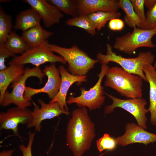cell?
<instances>
[{"instance_id":"obj_31","label":"cell","mask_w":156,"mask_h":156,"mask_svg":"<svg viewBox=\"0 0 156 156\" xmlns=\"http://www.w3.org/2000/svg\"><path fill=\"white\" fill-rule=\"evenodd\" d=\"M15 56L7 48L5 44H0V70L7 67L5 63L6 59L10 56L14 57Z\"/></svg>"},{"instance_id":"obj_26","label":"cell","mask_w":156,"mask_h":156,"mask_svg":"<svg viewBox=\"0 0 156 156\" xmlns=\"http://www.w3.org/2000/svg\"><path fill=\"white\" fill-rule=\"evenodd\" d=\"M51 4L55 5L62 12L73 17L78 16V0H50Z\"/></svg>"},{"instance_id":"obj_11","label":"cell","mask_w":156,"mask_h":156,"mask_svg":"<svg viewBox=\"0 0 156 156\" xmlns=\"http://www.w3.org/2000/svg\"><path fill=\"white\" fill-rule=\"evenodd\" d=\"M32 111L27 108H21L17 106L8 109L0 113V129L11 130L14 135L19 138L18 125L20 124H29L32 119Z\"/></svg>"},{"instance_id":"obj_28","label":"cell","mask_w":156,"mask_h":156,"mask_svg":"<svg viewBox=\"0 0 156 156\" xmlns=\"http://www.w3.org/2000/svg\"><path fill=\"white\" fill-rule=\"evenodd\" d=\"M140 28L148 30L156 29V3L147 11L145 21L141 25Z\"/></svg>"},{"instance_id":"obj_20","label":"cell","mask_w":156,"mask_h":156,"mask_svg":"<svg viewBox=\"0 0 156 156\" xmlns=\"http://www.w3.org/2000/svg\"><path fill=\"white\" fill-rule=\"evenodd\" d=\"M41 19L39 14L32 9L25 10L17 15L14 28L23 32L34 27L40 25Z\"/></svg>"},{"instance_id":"obj_21","label":"cell","mask_w":156,"mask_h":156,"mask_svg":"<svg viewBox=\"0 0 156 156\" xmlns=\"http://www.w3.org/2000/svg\"><path fill=\"white\" fill-rule=\"evenodd\" d=\"M118 6L125 13L124 20L127 25L131 28H140L141 21L133 10L130 0H119Z\"/></svg>"},{"instance_id":"obj_35","label":"cell","mask_w":156,"mask_h":156,"mask_svg":"<svg viewBox=\"0 0 156 156\" xmlns=\"http://www.w3.org/2000/svg\"><path fill=\"white\" fill-rule=\"evenodd\" d=\"M153 66L156 70V61L155 62Z\"/></svg>"},{"instance_id":"obj_18","label":"cell","mask_w":156,"mask_h":156,"mask_svg":"<svg viewBox=\"0 0 156 156\" xmlns=\"http://www.w3.org/2000/svg\"><path fill=\"white\" fill-rule=\"evenodd\" d=\"M24 65L12 64L0 71V102L11 83L24 73Z\"/></svg>"},{"instance_id":"obj_2","label":"cell","mask_w":156,"mask_h":156,"mask_svg":"<svg viewBox=\"0 0 156 156\" xmlns=\"http://www.w3.org/2000/svg\"><path fill=\"white\" fill-rule=\"evenodd\" d=\"M104 86L115 90L128 99L142 98L143 79L121 67L109 68L105 75Z\"/></svg>"},{"instance_id":"obj_30","label":"cell","mask_w":156,"mask_h":156,"mask_svg":"<svg viewBox=\"0 0 156 156\" xmlns=\"http://www.w3.org/2000/svg\"><path fill=\"white\" fill-rule=\"evenodd\" d=\"M28 141L27 146H26L23 144L19 145V148L22 152L23 156H32V148L35 139V132L29 131L28 132Z\"/></svg>"},{"instance_id":"obj_13","label":"cell","mask_w":156,"mask_h":156,"mask_svg":"<svg viewBox=\"0 0 156 156\" xmlns=\"http://www.w3.org/2000/svg\"><path fill=\"white\" fill-rule=\"evenodd\" d=\"M115 140L117 145L122 146L137 143L146 145L156 142V134L148 132L141 127L131 123L127 124L125 133Z\"/></svg>"},{"instance_id":"obj_1","label":"cell","mask_w":156,"mask_h":156,"mask_svg":"<svg viewBox=\"0 0 156 156\" xmlns=\"http://www.w3.org/2000/svg\"><path fill=\"white\" fill-rule=\"evenodd\" d=\"M96 136L95 125L84 107L73 110L66 130V144L74 156H82Z\"/></svg>"},{"instance_id":"obj_22","label":"cell","mask_w":156,"mask_h":156,"mask_svg":"<svg viewBox=\"0 0 156 156\" xmlns=\"http://www.w3.org/2000/svg\"><path fill=\"white\" fill-rule=\"evenodd\" d=\"M5 44L7 48L14 54L21 55L29 48L22 37L14 31L10 33Z\"/></svg>"},{"instance_id":"obj_12","label":"cell","mask_w":156,"mask_h":156,"mask_svg":"<svg viewBox=\"0 0 156 156\" xmlns=\"http://www.w3.org/2000/svg\"><path fill=\"white\" fill-rule=\"evenodd\" d=\"M38 102L40 107L34 103V108L31 112L32 119L27 125L28 128L34 127L36 131H40L42 127L41 123L43 121L52 119L62 114L66 115L69 114V111L62 109L57 102L47 103L40 99H38Z\"/></svg>"},{"instance_id":"obj_32","label":"cell","mask_w":156,"mask_h":156,"mask_svg":"<svg viewBox=\"0 0 156 156\" xmlns=\"http://www.w3.org/2000/svg\"><path fill=\"white\" fill-rule=\"evenodd\" d=\"M125 26L124 22L119 18H114L110 20L108 23V27L111 30L114 31H121Z\"/></svg>"},{"instance_id":"obj_3","label":"cell","mask_w":156,"mask_h":156,"mask_svg":"<svg viewBox=\"0 0 156 156\" xmlns=\"http://www.w3.org/2000/svg\"><path fill=\"white\" fill-rule=\"evenodd\" d=\"M112 47L109 44L106 45V54L98 53L97 59L101 64H108L110 62L119 64L127 72L140 77L144 80L147 82V79L143 71L144 67L148 64H153L155 57L150 51H141L137 57L128 58L118 55L112 50Z\"/></svg>"},{"instance_id":"obj_4","label":"cell","mask_w":156,"mask_h":156,"mask_svg":"<svg viewBox=\"0 0 156 156\" xmlns=\"http://www.w3.org/2000/svg\"><path fill=\"white\" fill-rule=\"evenodd\" d=\"M48 46L53 52L59 54L68 63V71L75 75H86L99 62L97 59L91 58L76 45L68 48L52 44H49Z\"/></svg>"},{"instance_id":"obj_14","label":"cell","mask_w":156,"mask_h":156,"mask_svg":"<svg viewBox=\"0 0 156 156\" xmlns=\"http://www.w3.org/2000/svg\"><path fill=\"white\" fill-rule=\"evenodd\" d=\"M61 78V82L59 91L53 99L49 102H57L60 105L61 108L64 110L69 111L67 105L66 97L68 92L71 86L77 82L80 84L87 80L86 75L76 76L69 73L63 65H60L58 68Z\"/></svg>"},{"instance_id":"obj_5","label":"cell","mask_w":156,"mask_h":156,"mask_svg":"<svg viewBox=\"0 0 156 156\" xmlns=\"http://www.w3.org/2000/svg\"><path fill=\"white\" fill-rule=\"evenodd\" d=\"M44 76L43 71L39 67L25 68L24 73L12 83L11 87L12 89L11 92H5L2 101L0 102V105L5 107L13 104L21 108L31 106L32 103L31 101L26 100L24 97L26 81L29 77H35L38 78L40 83L42 84Z\"/></svg>"},{"instance_id":"obj_24","label":"cell","mask_w":156,"mask_h":156,"mask_svg":"<svg viewBox=\"0 0 156 156\" xmlns=\"http://www.w3.org/2000/svg\"><path fill=\"white\" fill-rule=\"evenodd\" d=\"M66 25L81 28L88 34L94 36L96 29L93 23L87 15H81L68 19L65 22Z\"/></svg>"},{"instance_id":"obj_29","label":"cell","mask_w":156,"mask_h":156,"mask_svg":"<svg viewBox=\"0 0 156 156\" xmlns=\"http://www.w3.org/2000/svg\"><path fill=\"white\" fill-rule=\"evenodd\" d=\"M130 1L135 14L141 21V25L144 23L146 19L144 0H130Z\"/></svg>"},{"instance_id":"obj_36","label":"cell","mask_w":156,"mask_h":156,"mask_svg":"<svg viewBox=\"0 0 156 156\" xmlns=\"http://www.w3.org/2000/svg\"><path fill=\"white\" fill-rule=\"evenodd\" d=\"M107 152H105L103 153H102V154H101L99 156H102L103 155L105 154Z\"/></svg>"},{"instance_id":"obj_33","label":"cell","mask_w":156,"mask_h":156,"mask_svg":"<svg viewBox=\"0 0 156 156\" xmlns=\"http://www.w3.org/2000/svg\"><path fill=\"white\" fill-rule=\"evenodd\" d=\"M156 3V0H144V5L148 10L151 9Z\"/></svg>"},{"instance_id":"obj_16","label":"cell","mask_w":156,"mask_h":156,"mask_svg":"<svg viewBox=\"0 0 156 156\" xmlns=\"http://www.w3.org/2000/svg\"><path fill=\"white\" fill-rule=\"evenodd\" d=\"M119 0H78V16L88 15L99 12H112L118 11Z\"/></svg>"},{"instance_id":"obj_10","label":"cell","mask_w":156,"mask_h":156,"mask_svg":"<svg viewBox=\"0 0 156 156\" xmlns=\"http://www.w3.org/2000/svg\"><path fill=\"white\" fill-rule=\"evenodd\" d=\"M43 71L47 80L43 87L38 89L26 86L24 95V99L31 101L32 96L40 93L47 94L49 97L53 99L58 93L60 86L61 78L58 68L55 63H51L46 66Z\"/></svg>"},{"instance_id":"obj_23","label":"cell","mask_w":156,"mask_h":156,"mask_svg":"<svg viewBox=\"0 0 156 156\" xmlns=\"http://www.w3.org/2000/svg\"><path fill=\"white\" fill-rule=\"evenodd\" d=\"M98 31L104 27L107 22L114 18H118L121 13L118 11L112 12L99 11L87 15Z\"/></svg>"},{"instance_id":"obj_34","label":"cell","mask_w":156,"mask_h":156,"mask_svg":"<svg viewBox=\"0 0 156 156\" xmlns=\"http://www.w3.org/2000/svg\"><path fill=\"white\" fill-rule=\"evenodd\" d=\"M15 150V148L8 150H4L0 153V156H12V155Z\"/></svg>"},{"instance_id":"obj_7","label":"cell","mask_w":156,"mask_h":156,"mask_svg":"<svg viewBox=\"0 0 156 156\" xmlns=\"http://www.w3.org/2000/svg\"><path fill=\"white\" fill-rule=\"evenodd\" d=\"M156 35V29L148 30L135 27L131 32H129L116 38L113 47L124 53L131 55L140 47L155 48L156 45L152 39Z\"/></svg>"},{"instance_id":"obj_17","label":"cell","mask_w":156,"mask_h":156,"mask_svg":"<svg viewBox=\"0 0 156 156\" xmlns=\"http://www.w3.org/2000/svg\"><path fill=\"white\" fill-rule=\"evenodd\" d=\"M143 71L150 86L148 110L151 115L150 121L156 126V70L152 64H148L144 67Z\"/></svg>"},{"instance_id":"obj_19","label":"cell","mask_w":156,"mask_h":156,"mask_svg":"<svg viewBox=\"0 0 156 156\" xmlns=\"http://www.w3.org/2000/svg\"><path fill=\"white\" fill-rule=\"evenodd\" d=\"M53 34L52 32L45 29L39 25L23 32L21 36L29 48H31L41 44Z\"/></svg>"},{"instance_id":"obj_6","label":"cell","mask_w":156,"mask_h":156,"mask_svg":"<svg viewBox=\"0 0 156 156\" xmlns=\"http://www.w3.org/2000/svg\"><path fill=\"white\" fill-rule=\"evenodd\" d=\"M109 67L107 64H101V70L97 75L99 79L95 85L89 90L80 88L81 95L77 97L71 96L66 101L67 104H76L79 108L85 107L90 110L100 109L105 102V92L101 83Z\"/></svg>"},{"instance_id":"obj_9","label":"cell","mask_w":156,"mask_h":156,"mask_svg":"<svg viewBox=\"0 0 156 156\" xmlns=\"http://www.w3.org/2000/svg\"><path fill=\"white\" fill-rule=\"evenodd\" d=\"M105 94L112 101V103L106 106L104 109L106 114L113 112L117 107L122 108L131 114L135 118L138 125L144 129H146V123L147 120L146 114L149 112L146 109V100L142 98L122 99L116 98L105 92Z\"/></svg>"},{"instance_id":"obj_15","label":"cell","mask_w":156,"mask_h":156,"mask_svg":"<svg viewBox=\"0 0 156 156\" xmlns=\"http://www.w3.org/2000/svg\"><path fill=\"white\" fill-rule=\"evenodd\" d=\"M40 16L45 27H49L58 23L64 15L55 5L44 0H25Z\"/></svg>"},{"instance_id":"obj_27","label":"cell","mask_w":156,"mask_h":156,"mask_svg":"<svg viewBox=\"0 0 156 156\" xmlns=\"http://www.w3.org/2000/svg\"><path fill=\"white\" fill-rule=\"evenodd\" d=\"M97 148L100 152L105 150L112 151L116 148L117 144L115 138L108 133H105L96 142Z\"/></svg>"},{"instance_id":"obj_8","label":"cell","mask_w":156,"mask_h":156,"mask_svg":"<svg viewBox=\"0 0 156 156\" xmlns=\"http://www.w3.org/2000/svg\"><path fill=\"white\" fill-rule=\"evenodd\" d=\"M49 44L46 40L36 47L29 48L22 54L13 57L8 64H30L37 67L47 62H59L66 64V62L61 56L54 54L49 47Z\"/></svg>"},{"instance_id":"obj_25","label":"cell","mask_w":156,"mask_h":156,"mask_svg":"<svg viewBox=\"0 0 156 156\" xmlns=\"http://www.w3.org/2000/svg\"><path fill=\"white\" fill-rule=\"evenodd\" d=\"M11 16L0 7V44H5L13 27Z\"/></svg>"}]
</instances>
